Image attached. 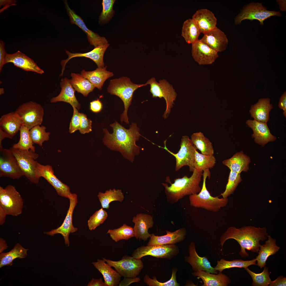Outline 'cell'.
Wrapping results in <instances>:
<instances>
[{"mask_svg": "<svg viewBox=\"0 0 286 286\" xmlns=\"http://www.w3.org/2000/svg\"><path fill=\"white\" fill-rule=\"evenodd\" d=\"M110 126L113 130L110 133L106 128L103 129L105 133L102 139L105 145L111 150L119 152L125 158L132 163L135 157L139 154L140 147L136 144L142 135L137 124L132 122L127 129L115 121Z\"/></svg>", "mask_w": 286, "mask_h": 286, "instance_id": "obj_1", "label": "cell"}, {"mask_svg": "<svg viewBox=\"0 0 286 286\" xmlns=\"http://www.w3.org/2000/svg\"><path fill=\"white\" fill-rule=\"evenodd\" d=\"M268 233L265 227L262 228L248 226L237 228L231 226L228 228L221 236L220 244L222 246L226 240L230 239L236 241L240 246L239 254L243 258L248 257L249 255L245 249L253 252L258 253L260 249V242L267 239Z\"/></svg>", "mask_w": 286, "mask_h": 286, "instance_id": "obj_2", "label": "cell"}, {"mask_svg": "<svg viewBox=\"0 0 286 286\" xmlns=\"http://www.w3.org/2000/svg\"><path fill=\"white\" fill-rule=\"evenodd\" d=\"M202 172L194 168L190 177L184 176L181 178H176L173 183H171L169 186L167 183H162L164 188L167 201L173 204L185 196L199 193L201 189L200 184Z\"/></svg>", "mask_w": 286, "mask_h": 286, "instance_id": "obj_3", "label": "cell"}, {"mask_svg": "<svg viewBox=\"0 0 286 286\" xmlns=\"http://www.w3.org/2000/svg\"><path fill=\"white\" fill-rule=\"evenodd\" d=\"M147 84H136L132 82L128 77H122L111 80L107 90L112 95L119 97L124 104V110L120 115V120L129 124L127 115L128 109L131 104L134 92L138 88L147 85Z\"/></svg>", "mask_w": 286, "mask_h": 286, "instance_id": "obj_4", "label": "cell"}, {"mask_svg": "<svg viewBox=\"0 0 286 286\" xmlns=\"http://www.w3.org/2000/svg\"><path fill=\"white\" fill-rule=\"evenodd\" d=\"M209 169L204 171L202 189L198 194L189 196L190 205L195 208H201L213 212H217L222 208L225 207L229 201L228 198H219L218 196H212L206 186V179L210 176Z\"/></svg>", "mask_w": 286, "mask_h": 286, "instance_id": "obj_5", "label": "cell"}, {"mask_svg": "<svg viewBox=\"0 0 286 286\" xmlns=\"http://www.w3.org/2000/svg\"><path fill=\"white\" fill-rule=\"evenodd\" d=\"M10 149L16 158L24 176L31 182L38 184L40 178L36 173L38 162L36 160L39 157V154L31 150H22L12 147Z\"/></svg>", "mask_w": 286, "mask_h": 286, "instance_id": "obj_6", "label": "cell"}, {"mask_svg": "<svg viewBox=\"0 0 286 286\" xmlns=\"http://www.w3.org/2000/svg\"><path fill=\"white\" fill-rule=\"evenodd\" d=\"M166 140L164 141V147H159L164 149L175 158V171H177L182 167L187 166L190 171L193 172L194 169V163L196 150L191 139L186 135L182 136L181 139L180 149L177 153L175 154L169 150L166 146Z\"/></svg>", "mask_w": 286, "mask_h": 286, "instance_id": "obj_7", "label": "cell"}, {"mask_svg": "<svg viewBox=\"0 0 286 286\" xmlns=\"http://www.w3.org/2000/svg\"><path fill=\"white\" fill-rule=\"evenodd\" d=\"M0 205L6 211L8 215L17 216L21 214L23 200L14 186L9 185L5 188L0 186Z\"/></svg>", "mask_w": 286, "mask_h": 286, "instance_id": "obj_8", "label": "cell"}, {"mask_svg": "<svg viewBox=\"0 0 286 286\" xmlns=\"http://www.w3.org/2000/svg\"><path fill=\"white\" fill-rule=\"evenodd\" d=\"M281 16L280 11H269L259 3L252 2L244 6L239 13L235 18V24H239L242 21L245 19L251 21L258 20L261 25H264L263 21L272 16Z\"/></svg>", "mask_w": 286, "mask_h": 286, "instance_id": "obj_9", "label": "cell"}, {"mask_svg": "<svg viewBox=\"0 0 286 286\" xmlns=\"http://www.w3.org/2000/svg\"><path fill=\"white\" fill-rule=\"evenodd\" d=\"M15 112L22 120L23 125L30 129L41 125L44 115L43 108L40 104L32 101L19 106Z\"/></svg>", "mask_w": 286, "mask_h": 286, "instance_id": "obj_10", "label": "cell"}, {"mask_svg": "<svg viewBox=\"0 0 286 286\" xmlns=\"http://www.w3.org/2000/svg\"><path fill=\"white\" fill-rule=\"evenodd\" d=\"M146 83L150 85V91L153 97H163L165 100L166 107L163 117L166 118L174 104V101L177 96L176 93L172 86L164 79L160 80L158 83L154 78H152L148 80Z\"/></svg>", "mask_w": 286, "mask_h": 286, "instance_id": "obj_11", "label": "cell"}, {"mask_svg": "<svg viewBox=\"0 0 286 286\" xmlns=\"http://www.w3.org/2000/svg\"><path fill=\"white\" fill-rule=\"evenodd\" d=\"M178 247L175 244L142 245L135 249L132 256L137 259L150 256L158 258L170 260L178 254Z\"/></svg>", "mask_w": 286, "mask_h": 286, "instance_id": "obj_12", "label": "cell"}, {"mask_svg": "<svg viewBox=\"0 0 286 286\" xmlns=\"http://www.w3.org/2000/svg\"><path fill=\"white\" fill-rule=\"evenodd\" d=\"M107 263L124 278H133L139 275L144 267L141 259L126 255L118 261H113L103 258Z\"/></svg>", "mask_w": 286, "mask_h": 286, "instance_id": "obj_13", "label": "cell"}, {"mask_svg": "<svg viewBox=\"0 0 286 286\" xmlns=\"http://www.w3.org/2000/svg\"><path fill=\"white\" fill-rule=\"evenodd\" d=\"M23 176V173L11 150L0 149V177L15 179Z\"/></svg>", "mask_w": 286, "mask_h": 286, "instance_id": "obj_14", "label": "cell"}, {"mask_svg": "<svg viewBox=\"0 0 286 286\" xmlns=\"http://www.w3.org/2000/svg\"><path fill=\"white\" fill-rule=\"evenodd\" d=\"M69 199L70 200L69 207L62 224L56 229L44 232L45 234L51 236L57 234H61L64 237L65 244L68 247L70 245L69 238L70 234L75 232L78 230V228L74 227L72 224L73 214L78 202L77 195L75 194L72 193Z\"/></svg>", "mask_w": 286, "mask_h": 286, "instance_id": "obj_15", "label": "cell"}, {"mask_svg": "<svg viewBox=\"0 0 286 286\" xmlns=\"http://www.w3.org/2000/svg\"><path fill=\"white\" fill-rule=\"evenodd\" d=\"M36 173L40 178L42 177L45 179L54 188L59 195L69 198L72 194L69 187L62 182L55 175L51 166L43 165L38 162Z\"/></svg>", "mask_w": 286, "mask_h": 286, "instance_id": "obj_16", "label": "cell"}, {"mask_svg": "<svg viewBox=\"0 0 286 286\" xmlns=\"http://www.w3.org/2000/svg\"><path fill=\"white\" fill-rule=\"evenodd\" d=\"M64 2L70 23L78 26L86 34L87 40L91 45L95 47L108 43L105 37L100 36L87 27L82 18L70 7L67 1H64Z\"/></svg>", "mask_w": 286, "mask_h": 286, "instance_id": "obj_17", "label": "cell"}, {"mask_svg": "<svg viewBox=\"0 0 286 286\" xmlns=\"http://www.w3.org/2000/svg\"><path fill=\"white\" fill-rule=\"evenodd\" d=\"M192 44L191 53L195 61L200 65L212 64L218 57V52L198 40Z\"/></svg>", "mask_w": 286, "mask_h": 286, "instance_id": "obj_18", "label": "cell"}, {"mask_svg": "<svg viewBox=\"0 0 286 286\" xmlns=\"http://www.w3.org/2000/svg\"><path fill=\"white\" fill-rule=\"evenodd\" d=\"M246 123L252 129V137L257 144L264 146L268 142L276 140V137L271 134L266 123L249 119Z\"/></svg>", "mask_w": 286, "mask_h": 286, "instance_id": "obj_19", "label": "cell"}, {"mask_svg": "<svg viewBox=\"0 0 286 286\" xmlns=\"http://www.w3.org/2000/svg\"><path fill=\"white\" fill-rule=\"evenodd\" d=\"M188 252L189 256H185L184 260L191 265L194 272L202 270L217 274V271L211 266L206 257H201L198 254L196 251L195 243L193 242H191L189 245Z\"/></svg>", "mask_w": 286, "mask_h": 286, "instance_id": "obj_20", "label": "cell"}, {"mask_svg": "<svg viewBox=\"0 0 286 286\" xmlns=\"http://www.w3.org/2000/svg\"><path fill=\"white\" fill-rule=\"evenodd\" d=\"M108 43L102 44L95 48L92 51L85 53H71L67 50L66 52L68 56L67 59L62 60L61 62L62 67L61 73L60 76H62L65 66L67 63L70 59L77 57H84L90 59L94 61L98 67H104V64L103 61L104 53L107 48L109 46Z\"/></svg>", "mask_w": 286, "mask_h": 286, "instance_id": "obj_21", "label": "cell"}, {"mask_svg": "<svg viewBox=\"0 0 286 286\" xmlns=\"http://www.w3.org/2000/svg\"><path fill=\"white\" fill-rule=\"evenodd\" d=\"M11 63L17 67L27 71H32L42 74L44 71L34 61L25 54L18 51L12 54L7 53L6 63Z\"/></svg>", "mask_w": 286, "mask_h": 286, "instance_id": "obj_22", "label": "cell"}, {"mask_svg": "<svg viewBox=\"0 0 286 286\" xmlns=\"http://www.w3.org/2000/svg\"><path fill=\"white\" fill-rule=\"evenodd\" d=\"M132 221L135 223L134 236L140 240H147L151 235L149 233L148 230L153 227L154 224L152 216L147 214H138L133 217Z\"/></svg>", "mask_w": 286, "mask_h": 286, "instance_id": "obj_23", "label": "cell"}, {"mask_svg": "<svg viewBox=\"0 0 286 286\" xmlns=\"http://www.w3.org/2000/svg\"><path fill=\"white\" fill-rule=\"evenodd\" d=\"M200 40L218 52L225 50L228 44V40L226 35L217 27L204 34Z\"/></svg>", "mask_w": 286, "mask_h": 286, "instance_id": "obj_24", "label": "cell"}, {"mask_svg": "<svg viewBox=\"0 0 286 286\" xmlns=\"http://www.w3.org/2000/svg\"><path fill=\"white\" fill-rule=\"evenodd\" d=\"M192 19L198 26L201 33L204 34L216 27V18L212 12L207 9L198 10Z\"/></svg>", "mask_w": 286, "mask_h": 286, "instance_id": "obj_25", "label": "cell"}, {"mask_svg": "<svg viewBox=\"0 0 286 286\" xmlns=\"http://www.w3.org/2000/svg\"><path fill=\"white\" fill-rule=\"evenodd\" d=\"M166 231V235L160 236L151 234L147 245L175 244L183 241L187 234L186 230L184 227L173 232L167 230Z\"/></svg>", "mask_w": 286, "mask_h": 286, "instance_id": "obj_26", "label": "cell"}, {"mask_svg": "<svg viewBox=\"0 0 286 286\" xmlns=\"http://www.w3.org/2000/svg\"><path fill=\"white\" fill-rule=\"evenodd\" d=\"M60 85L61 88L60 92L57 96L52 98L50 100V102H65L70 104L72 107L79 109L81 105L75 96V90L71 85L70 80L66 77L62 79Z\"/></svg>", "mask_w": 286, "mask_h": 286, "instance_id": "obj_27", "label": "cell"}, {"mask_svg": "<svg viewBox=\"0 0 286 286\" xmlns=\"http://www.w3.org/2000/svg\"><path fill=\"white\" fill-rule=\"evenodd\" d=\"M23 125L22 120L15 111L5 114L0 118V128L7 135L9 138H12Z\"/></svg>", "mask_w": 286, "mask_h": 286, "instance_id": "obj_28", "label": "cell"}, {"mask_svg": "<svg viewBox=\"0 0 286 286\" xmlns=\"http://www.w3.org/2000/svg\"><path fill=\"white\" fill-rule=\"evenodd\" d=\"M92 263L102 275L107 286H119L122 276L104 260L98 259Z\"/></svg>", "mask_w": 286, "mask_h": 286, "instance_id": "obj_29", "label": "cell"}, {"mask_svg": "<svg viewBox=\"0 0 286 286\" xmlns=\"http://www.w3.org/2000/svg\"><path fill=\"white\" fill-rule=\"evenodd\" d=\"M213 274L202 270L192 273L194 276L202 280L203 284L202 286H227L230 283V278L222 272H219L217 274Z\"/></svg>", "mask_w": 286, "mask_h": 286, "instance_id": "obj_30", "label": "cell"}, {"mask_svg": "<svg viewBox=\"0 0 286 286\" xmlns=\"http://www.w3.org/2000/svg\"><path fill=\"white\" fill-rule=\"evenodd\" d=\"M250 162L249 157L242 151L235 153L231 158L224 160L222 163L228 167L230 171L240 174L243 171L247 172Z\"/></svg>", "mask_w": 286, "mask_h": 286, "instance_id": "obj_31", "label": "cell"}, {"mask_svg": "<svg viewBox=\"0 0 286 286\" xmlns=\"http://www.w3.org/2000/svg\"><path fill=\"white\" fill-rule=\"evenodd\" d=\"M268 98L259 99L256 104L251 106L249 112L254 120L267 123L269 119V114L273 108Z\"/></svg>", "mask_w": 286, "mask_h": 286, "instance_id": "obj_32", "label": "cell"}, {"mask_svg": "<svg viewBox=\"0 0 286 286\" xmlns=\"http://www.w3.org/2000/svg\"><path fill=\"white\" fill-rule=\"evenodd\" d=\"M264 244H261L258 251V255L256 258L257 265L261 269L266 265V262L269 257L276 253L280 248L276 244V240L271 236H267V239Z\"/></svg>", "mask_w": 286, "mask_h": 286, "instance_id": "obj_33", "label": "cell"}, {"mask_svg": "<svg viewBox=\"0 0 286 286\" xmlns=\"http://www.w3.org/2000/svg\"><path fill=\"white\" fill-rule=\"evenodd\" d=\"M106 68V66L98 67L95 70L90 71L83 70L81 74L89 81L95 87L101 90L106 80L114 75L112 72L107 70Z\"/></svg>", "mask_w": 286, "mask_h": 286, "instance_id": "obj_34", "label": "cell"}, {"mask_svg": "<svg viewBox=\"0 0 286 286\" xmlns=\"http://www.w3.org/2000/svg\"><path fill=\"white\" fill-rule=\"evenodd\" d=\"M28 249L23 247L20 244H16L11 251L7 253H2L0 256V268L5 266H11L13 261L17 258H23L27 256Z\"/></svg>", "mask_w": 286, "mask_h": 286, "instance_id": "obj_35", "label": "cell"}, {"mask_svg": "<svg viewBox=\"0 0 286 286\" xmlns=\"http://www.w3.org/2000/svg\"><path fill=\"white\" fill-rule=\"evenodd\" d=\"M70 76L72 78L70 80V82L73 88L85 97L92 91L95 88L89 81L81 74L71 73Z\"/></svg>", "mask_w": 286, "mask_h": 286, "instance_id": "obj_36", "label": "cell"}, {"mask_svg": "<svg viewBox=\"0 0 286 286\" xmlns=\"http://www.w3.org/2000/svg\"><path fill=\"white\" fill-rule=\"evenodd\" d=\"M191 140L196 149L200 151L202 154L213 155L214 150L212 143L205 136L203 133L199 132L193 133Z\"/></svg>", "mask_w": 286, "mask_h": 286, "instance_id": "obj_37", "label": "cell"}, {"mask_svg": "<svg viewBox=\"0 0 286 286\" xmlns=\"http://www.w3.org/2000/svg\"><path fill=\"white\" fill-rule=\"evenodd\" d=\"M201 33L198 26L192 19L185 20L181 31V35L188 44L193 43L198 40Z\"/></svg>", "mask_w": 286, "mask_h": 286, "instance_id": "obj_38", "label": "cell"}, {"mask_svg": "<svg viewBox=\"0 0 286 286\" xmlns=\"http://www.w3.org/2000/svg\"><path fill=\"white\" fill-rule=\"evenodd\" d=\"M255 258L252 260L245 261L242 259H235L231 261L221 259L217 261V264L215 267V270L222 272L224 269L234 267L245 268L252 265H257Z\"/></svg>", "mask_w": 286, "mask_h": 286, "instance_id": "obj_39", "label": "cell"}, {"mask_svg": "<svg viewBox=\"0 0 286 286\" xmlns=\"http://www.w3.org/2000/svg\"><path fill=\"white\" fill-rule=\"evenodd\" d=\"M103 208L108 209L109 204L111 202L118 201L122 202L124 196L122 190L114 189L106 190L105 193L100 192L97 195Z\"/></svg>", "mask_w": 286, "mask_h": 286, "instance_id": "obj_40", "label": "cell"}, {"mask_svg": "<svg viewBox=\"0 0 286 286\" xmlns=\"http://www.w3.org/2000/svg\"><path fill=\"white\" fill-rule=\"evenodd\" d=\"M20 139L16 143L13 144L12 147L15 149L24 150H31L35 151V148L30 134V129L23 125L20 130Z\"/></svg>", "mask_w": 286, "mask_h": 286, "instance_id": "obj_41", "label": "cell"}, {"mask_svg": "<svg viewBox=\"0 0 286 286\" xmlns=\"http://www.w3.org/2000/svg\"><path fill=\"white\" fill-rule=\"evenodd\" d=\"M216 159L213 155H207L199 153L196 150L194 167L198 171H203L213 168L216 163Z\"/></svg>", "mask_w": 286, "mask_h": 286, "instance_id": "obj_42", "label": "cell"}, {"mask_svg": "<svg viewBox=\"0 0 286 286\" xmlns=\"http://www.w3.org/2000/svg\"><path fill=\"white\" fill-rule=\"evenodd\" d=\"M107 233L116 242L122 240H128L134 236V235L133 228L126 224L116 229H109Z\"/></svg>", "mask_w": 286, "mask_h": 286, "instance_id": "obj_43", "label": "cell"}, {"mask_svg": "<svg viewBox=\"0 0 286 286\" xmlns=\"http://www.w3.org/2000/svg\"><path fill=\"white\" fill-rule=\"evenodd\" d=\"M263 271L260 273H256L248 268L244 269L249 273L252 277L253 286H269L271 281L270 277V273L268 269L266 266L264 267Z\"/></svg>", "mask_w": 286, "mask_h": 286, "instance_id": "obj_44", "label": "cell"}, {"mask_svg": "<svg viewBox=\"0 0 286 286\" xmlns=\"http://www.w3.org/2000/svg\"><path fill=\"white\" fill-rule=\"evenodd\" d=\"M46 127L44 126H36L30 130V134L33 143L40 146L45 141L49 139L50 133L46 131Z\"/></svg>", "mask_w": 286, "mask_h": 286, "instance_id": "obj_45", "label": "cell"}, {"mask_svg": "<svg viewBox=\"0 0 286 286\" xmlns=\"http://www.w3.org/2000/svg\"><path fill=\"white\" fill-rule=\"evenodd\" d=\"M177 271L176 268H173L172 269V274L170 279L164 282H161L158 281L155 276L151 278L146 274L144 277V282L149 286H179L180 285L177 282L176 273Z\"/></svg>", "mask_w": 286, "mask_h": 286, "instance_id": "obj_46", "label": "cell"}, {"mask_svg": "<svg viewBox=\"0 0 286 286\" xmlns=\"http://www.w3.org/2000/svg\"><path fill=\"white\" fill-rule=\"evenodd\" d=\"M242 181L240 174L230 171L225 191L220 195L226 198L233 194L239 184Z\"/></svg>", "mask_w": 286, "mask_h": 286, "instance_id": "obj_47", "label": "cell"}, {"mask_svg": "<svg viewBox=\"0 0 286 286\" xmlns=\"http://www.w3.org/2000/svg\"><path fill=\"white\" fill-rule=\"evenodd\" d=\"M115 1V0L102 1V10L99 19L100 24H104L108 23L113 16L114 11L113 7Z\"/></svg>", "mask_w": 286, "mask_h": 286, "instance_id": "obj_48", "label": "cell"}, {"mask_svg": "<svg viewBox=\"0 0 286 286\" xmlns=\"http://www.w3.org/2000/svg\"><path fill=\"white\" fill-rule=\"evenodd\" d=\"M108 216L107 212L102 208L96 211L91 216L88 221V226L90 230H95L103 223Z\"/></svg>", "mask_w": 286, "mask_h": 286, "instance_id": "obj_49", "label": "cell"}, {"mask_svg": "<svg viewBox=\"0 0 286 286\" xmlns=\"http://www.w3.org/2000/svg\"><path fill=\"white\" fill-rule=\"evenodd\" d=\"M73 114L70 122L69 132L73 133L77 130H79L81 123L80 113L78 112L77 109L73 107Z\"/></svg>", "mask_w": 286, "mask_h": 286, "instance_id": "obj_50", "label": "cell"}, {"mask_svg": "<svg viewBox=\"0 0 286 286\" xmlns=\"http://www.w3.org/2000/svg\"><path fill=\"white\" fill-rule=\"evenodd\" d=\"M81 123L79 129L80 132L83 134L88 133L92 131V121L87 118V115L83 113H80Z\"/></svg>", "mask_w": 286, "mask_h": 286, "instance_id": "obj_51", "label": "cell"}, {"mask_svg": "<svg viewBox=\"0 0 286 286\" xmlns=\"http://www.w3.org/2000/svg\"><path fill=\"white\" fill-rule=\"evenodd\" d=\"M4 43L2 40L0 41V72L6 63V57L7 53L4 47Z\"/></svg>", "mask_w": 286, "mask_h": 286, "instance_id": "obj_52", "label": "cell"}, {"mask_svg": "<svg viewBox=\"0 0 286 286\" xmlns=\"http://www.w3.org/2000/svg\"><path fill=\"white\" fill-rule=\"evenodd\" d=\"M103 108L102 103L99 99L93 100L90 103V109L93 112L98 113L100 112Z\"/></svg>", "mask_w": 286, "mask_h": 286, "instance_id": "obj_53", "label": "cell"}, {"mask_svg": "<svg viewBox=\"0 0 286 286\" xmlns=\"http://www.w3.org/2000/svg\"><path fill=\"white\" fill-rule=\"evenodd\" d=\"M141 280L140 278L137 276L135 278H124L123 279L120 281L119 286H127L131 284L138 282Z\"/></svg>", "mask_w": 286, "mask_h": 286, "instance_id": "obj_54", "label": "cell"}, {"mask_svg": "<svg viewBox=\"0 0 286 286\" xmlns=\"http://www.w3.org/2000/svg\"><path fill=\"white\" fill-rule=\"evenodd\" d=\"M286 285V278L280 275L273 281H271L269 286H284Z\"/></svg>", "mask_w": 286, "mask_h": 286, "instance_id": "obj_55", "label": "cell"}, {"mask_svg": "<svg viewBox=\"0 0 286 286\" xmlns=\"http://www.w3.org/2000/svg\"><path fill=\"white\" fill-rule=\"evenodd\" d=\"M286 92H284L280 96L278 104L279 108L283 110V114L286 117Z\"/></svg>", "mask_w": 286, "mask_h": 286, "instance_id": "obj_56", "label": "cell"}, {"mask_svg": "<svg viewBox=\"0 0 286 286\" xmlns=\"http://www.w3.org/2000/svg\"><path fill=\"white\" fill-rule=\"evenodd\" d=\"M87 286H107L101 278H92L87 285Z\"/></svg>", "mask_w": 286, "mask_h": 286, "instance_id": "obj_57", "label": "cell"}, {"mask_svg": "<svg viewBox=\"0 0 286 286\" xmlns=\"http://www.w3.org/2000/svg\"><path fill=\"white\" fill-rule=\"evenodd\" d=\"M15 3L16 1L15 0H0V7L2 6H4L3 8L0 10L1 12L11 5H16Z\"/></svg>", "mask_w": 286, "mask_h": 286, "instance_id": "obj_58", "label": "cell"}, {"mask_svg": "<svg viewBox=\"0 0 286 286\" xmlns=\"http://www.w3.org/2000/svg\"><path fill=\"white\" fill-rule=\"evenodd\" d=\"M8 215L6 211L0 205V225H2L5 223L7 216Z\"/></svg>", "mask_w": 286, "mask_h": 286, "instance_id": "obj_59", "label": "cell"}, {"mask_svg": "<svg viewBox=\"0 0 286 286\" xmlns=\"http://www.w3.org/2000/svg\"><path fill=\"white\" fill-rule=\"evenodd\" d=\"M6 138H9L7 135L0 128V149L3 148L2 145V141Z\"/></svg>", "mask_w": 286, "mask_h": 286, "instance_id": "obj_60", "label": "cell"}, {"mask_svg": "<svg viewBox=\"0 0 286 286\" xmlns=\"http://www.w3.org/2000/svg\"><path fill=\"white\" fill-rule=\"evenodd\" d=\"M4 93V89L3 88H0V95H2Z\"/></svg>", "mask_w": 286, "mask_h": 286, "instance_id": "obj_61", "label": "cell"}]
</instances>
